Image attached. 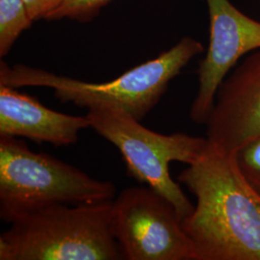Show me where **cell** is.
<instances>
[{"mask_svg":"<svg viewBox=\"0 0 260 260\" xmlns=\"http://www.w3.org/2000/svg\"><path fill=\"white\" fill-rule=\"evenodd\" d=\"M177 179L197 200L181 221L195 260H260V194L233 154L208 142Z\"/></svg>","mask_w":260,"mask_h":260,"instance_id":"6da1fadb","label":"cell"},{"mask_svg":"<svg viewBox=\"0 0 260 260\" xmlns=\"http://www.w3.org/2000/svg\"><path fill=\"white\" fill-rule=\"evenodd\" d=\"M202 52V43L193 38H183L154 59L104 83L85 82L45 70L20 64L9 67L1 62L0 85L16 89L50 88L62 103H73L88 110L100 107L116 108L142 121L159 103L170 82Z\"/></svg>","mask_w":260,"mask_h":260,"instance_id":"7a4b0ae2","label":"cell"},{"mask_svg":"<svg viewBox=\"0 0 260 260\" xmlns=\"http://www.w3.org/2000/svg\"><path fill=\"white\" fill-rule=\"evenodd\" d=\"M112 203L51 205L19 218L0 235V260L123 259Z\"/></svg>","mask_w":260,"mask_h":260,"instance_id":"3957f363","label":"cell"},{"mask_svg":"<svg viewBox=\"0 0 260 260\" xmlns=\"http://www.w3.org/2000/svg\"><path fill=\"white\" fill-rule=\"evenodd\" d=\"M116 186L44 152L17 137L0 136V219L13 223L56 205L113 201Z\"/></svg>","mask_w":260,"mask_h":260,"instance_id":"277c9868","label":"cell"},{"mask_svg":"<svg viewBox=\"0 0 260 260\" xmlns=\"http://www.w3.org/2000/svg\"><path fill=\"white\" fill-rule=\"evenodd\" d=\"M86 116L90 127L119 149L129 177L167 199L180 221L193 211L194 205L171 177L169 166L173 161L193 164L208 145L206 137L157 133L116 108H93Z\"/></svg>","mask_w":260,"mask_h":260,"instance_id":"5b68a950","label":"cell"},{"mask_svg":"<svg viewBox=\"0 0 260 260\" xmlns=\"http://www.w3.org/2000/svg\"><path fill=\"white\" fill-rule=\"evenodd\" d=\"M111 233L124 259L195 260L173 205L149 186H132L112 203Z\"/></svg>","mask_w":260,"mask_h":260,"instance_id":"8992f818","label":"cell"},{"mask_svg":"<svg viewBox=\"0 0 260 260\" xmlns=\"http://www.w3.org/2000/svg\"><path fill=\"white\" fill-rule=\"evenodd\" d=\"M210 19L209 45L199 70V88L190 119L205 124L223 79L243 56L260 49V22L249 18L230 0H205Z\"/></svg>","mask_w":260,"mask_h":260,"instance_id":"52a82bcc","label":"cell"},{"mask_svg":"<svg viewBox=\"0 0 260 260\" xmlns=\"http://www.w3.org/2000/svg\"><path fill=\"white\" fill-rule=\"evenodd\" d=\"M205 125L206 139L223 153L260 140V49L223 79Z\"/></svg>","mask_w":260,"mask_h":260,"instance_id":"ba28073f","label":"cell"},{"mask_svg":"<svg viewBox=\"0 0 260 260\" xmlns=\"http://www.w3.org/2000/svg\"><path fill=\"white\" fill-rule=\"evenodd\" d=\"M88 127L87 116L52 110L16 88L0 85V136L22 137L61 147L75 144L79 132Z\"/></svg>","mask_w":260,"mask_h":260,"instance_id":"9c48e42d","label":"cell"},{"mask_svg":"<svg viewBox=\"0 0 260 260\" xmlns=\"http://www.w3.org/2000/svg\"><path fill=\"white\" fill-rule=\"evenodd\" d=\"M27 7L23 0H0V56L5 57L20 36L31 26Z\"/></svg>","mask_w":260,"mask_h":260,"instance_id":"30bf717a","label":"cell"},{"mask_svg":"<svg viewBox=\"0 0 260 260\" xmlns=\"http://www.w3.org/2000/svg\"><path fill=\"white\" fill-rule=\"evenodd\" d=\"M111 0H65L52 11L47 19L49 20L71 19L87 21L93 18L100 10Z\"/></svg>","mask_w":260,"mask_h":260,"instance_id":"8fae6325","label":"cell"},{"mask_svg":"<svg viewBox=\"0 0 260 260\" xmlns=\"http://www.w3.org/2000/svg\"><path fill=\"white\" fill-rule=\"evenodd\" d=\"M233 155L244 177L260 194V140Z\"/></svg>","mask_w":260,"mask_h":260,"instance_id":"7c38bea8","label":"cell"},{"mask_svg":"<svg viewBox=\"0 0 260 260\" xmlns=\"http://www.w3.org/2000/svg\"><path fill=\"white\" fill-rule=\"evenodd\" d=\"M33 21L47 19V16L59 7L65 0H23Z\"/></svg>","mask_w":260,"mask_h":260,"instance_id":"4fadbf2b","label":"cell"}]
</instances>
